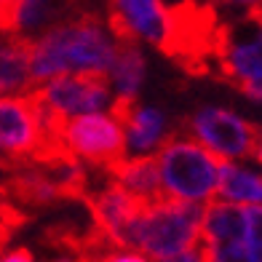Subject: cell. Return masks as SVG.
<instances>
[{
	"mask_svg": "<svg viewBox=\"0 0 262 262\" xmlns=\"http://www.w3.org/2000/svg\"><path fill=\"white\" fill-rule=\"evenodd\" d=\"M8 238H11V233H6V230H0V254H3V246L8 244Z\"/></svg>",
	"mask_w": 262,
	"mask_h": 262,
	"instance_id": "d4e9b609",
	"label": "cell"
},
{
	"mask_svg": "<svg viewBox=\"0 0 262 262\" xmlns=\"http://www.w3.org/2000/svg\"><path fill=\"white\" fill-rule=\"evenodd\" d=\"M107 30L115 40H145L161 51L169 30V8L161 0H110Z\"/></svg>",
	"mask_w": 262,
	"mask_h": 262,
	"instance_id": "9c48e42d",
	"label": "cell"
},
{
	"mask_svg": "<svg viewBox=\"0 0 262 262\" xmlns=\"http://www.w3.org/2000/svg\"><path fill=\"white\" fill-rule=\"evenodd\" d=\"M110 115L123 126L126 150H131L134 156H150L169 137L163 113L156 107H142L139 97H113Z\"/></svg>",
	"mask_w": 262,
	"mask_h": 262,
	"instance_id": "8fae6325",
	"label": "cell"
},
{
	"mask_svg": "<svg viewBox=\"0 0 262 262\" xmlns=\"http://www.w3.org/2000/svg\"><path fill=\"white\" fill-rule=\"evenodd\" d=\"M182 128L220 161H259V126L225 107H198Z\"/></svg>",
	"mask_w": 262,
	"mask_h": 262,
	"instance_id": "8992f818",
	"label": "cell"
},
{
	"mask_svg": "<svg viewBox=\"0 0 262 262\" xmlns=\"http://www.w3.org/2000/svg\"><path fill=\"white\" fill-rule=\"evenodd\" d=\"M32 89L30 40L19 35H6V40H0V97H21Z\"/></svg>",
	"mask_w": 262,
	"mask_h": 262,
	"instance_id": "2e32d148",
	"label": "cell"
},
{
	"mask_svg": "<svg viewBox=\"0 0 262 262\" xmlns=\"http://www.w3.org/2000/svg\"><path fill=\"white\" fill-rule=\"evenodd\" d=\"M14 3H16V0H0V30H3L6 19L11 14V8H14Z\"/></svg>",
	"mask_w": 262,
	"mask_h": 262,
	"instance_id": "cb8c5ba5",
	"label": "cell"
},
{
	"mask_svg": "<svg viewBox=\"0 0 262 262\" xmlns=\"http://www.w3.org/2000/svg\"><path fill=\"white\" fill-rule=\"evenodd\" d=\"M163 262H204V257H201L198 246H195V249H190V252H182V254H177L171 259H163Z\"/></svg>",
	"mask_w": 262,
	"mask_h": 262,
	"instance_id": "603a6c76",
	"label": "cell"
},
{
	"mask_svg": "<svg viewBox=\"0 0 262 262\" xmlns=\"http://www.w3.org/2000/svg\"><path fill=\"white\" fill-rule=\"evenodd\" d=\"M67 16L70 6L64 0H16L0 32L32 40L35 35H43L49 27L59 25Z\"/></svg>",
	"mask_w": 262,
	"mask_h": 262,
	"instance_id": "5bb4252c",
	"label": "cell"
},
{
	"mask_svg": "<svg viewBox=\"0 0 262 262\" xmlns=\"http://www.w3.org/2000/svg\"><path fill=\"white\" fill-rule=\"evenodd\" d=\"M56 137L83 166L107 171L113 163L126 158V134L123 126L110 113H91L70 118L59 126Z\"/></svg>",
	"mask_w": 262,
	"mask_h": 262,
	"instance_id": "ba28073f",
	"label": "cell"
},
{
	"mask_svg": "<svg viewBox=\"0 0 262 262\" xmlns=\"http://www.w3.org/2000/svg\"><path fill=\"white\" fill-rule=\"evenodd\" d=\"M0 262H35L30 249H11V252L0 254Z\"/></svg>",
	"mask_w": 262,
	"mask_h": 262,
	"instance_id": "7402d4cb",
	"label": "cell"
},
{
	"mask_svg": "<svg viewBox=\"0 0 262 262\" xmlns=\"http://www.w3.org/2000/svg\"><path fill=\"white\" fill-rule=\"evenodd\" d=\"M217 195L220 201L230 204H246V206H259L262 198V182L259 174L244 166H235L230 161L220 163V177H217Z\"/></svg>",
	"mask_w": 262,
	"mask_h": 262,
	"instance_id": "ac0fdd59",
	"label": "cell"
},
{
	"mask_svg": "<svg viewBox=\"0 0 262 262\" xmlns=\"http://www.w3.org/2000/svg\"><path fill=\"white\" fill-rule=\"evenodd\" d=\"M83 204L91 211L94 228H99L118 249H123L121 235L126 230V225L147 206V201L126 193V190L118 187L115 182H107V187L97 190V193H89L83 198Z\"/></svg>",
	"mask_w": 262,
	"mask_h": 262,
	"instance_id": "4fadbf2b",
	"label": "cell"
},
{
	"mask_svg": "<svg viewBox=\"0 0 262 262\" xmlns=\"http://www.w3.org/2000/svg\"><path fill=\"white\" fill-rule=\"evenodd\" d=\"M209 6H238L246 11V16L259 19V0H209Z\"/></svg>",
	"mask_w": 262,
	"mask_h": 262,
	"instance_id": "44dd1931",
	"label": "cell"
},
{
	"mask_svg": "<svg viewBox=\"0 0 262 262\" xmlns=\"http://www.w3.org/2000/svg\"><path fill=\"white\" fill-rule=\"evenodd\" d=\"M75 262H152V259L142 257L137 252H110L102 257H78Z\"/></svg>",
	"mask_w": 262,
	"mask_h": 262,
	"instance_id": "ffe728a7",
	"label": "cell"
},
{
	"mask_svg": "<svg viewBox=\"0 0 262 262\" xmlns=\"http://www.w3.org/2000/svg\"><path fill=\"white\" fill-rule=\"evenodd\" d=\"M228 27L220 21L214 6L182 0L169 8V30L161 54L171 56L190 75H206L228 38Z\"/></svg>",
	"mask_w": 262,
	"mask_h": 262,
	"instance_id": "5b68a950",
	"label": "cell"
},
{
	"mask_svg": "<svg viewBox=\"0 0 262 262\" xmlns=\"http://www.w3.org/2000/svg\"><path fill=\"white\" fill-rule=\"evenodd\" d=\"M107 78L115 86V97H139L145 80V56L137 40H115V56L107 70Z\"/></svg>",
	"mask_w": 262,
	"mask_h": 262,
	"instance_id": "e0dca14e",
	"label": "cell"
},
{
	"mask_svg": "<svg viewBox=\"0 0 262 262\" xmlns=\"http://www.w3.org/2000/svg\"><path fill=\"white\" fill-rule=\"evenodd\" d=\"M110 180L123 187L126 193L137 195L147 204H156V201H163V190H161V180H158V163L156 156H134V158H121L118 163H113L110 169Z\"/></svg>",
	"mask_w": 262,
	"mask_h": 262,
	"instance_id": "9a60e30c",
	"label": "cell"
},
{
	"mask_svg": "<svg viewBox=\"0 0 262 262\" xmlns=\"http://www.w3.org/2000/svg\"><path fill=\"white\" fill-rule=\"evenodd\" d=\"M64 158L75 156L46 128L30 91L21 97H0V171L8 174L21 166H46Z\"/></svg>",
	"mask_w": 262,
	"mask_h": 262,
	"instance_id": "3957f363",
	"label": "cell"
},
{
	"mask_svg": "<svg viewBox=\"0 0 262 262\" xmlns=\"http://www.w3.org/2000/svg\"><path fill=\"white\" fill-rule=\"evenodd\" d=\"M201 211L204 204H182L171 198L147 204L126 225L121 246L156 262L190 252L201 241Z\"/></svg>",
	"mask_w": 262,
	"mask_h": 262,
	"instance_id": "7a4b0ae2",
	"label": "cell"
},
{
	"mask_svg": "<svg viewBox=\"0 0 262 262\" xmlns=\"http://www.w3.org/2000/svg\"><path fill=\"white\" fill-rule=\"evenodd\" d=\"M38 107L56 118V121H70V118L102 113L113 102L110 78L104 73H70L59 75L46 83H38L32 91Z\"/></svg>",
	"mask_w": 262,
	"mask_h": 262,
	"instance_id": "52a82bcc",
	"label": "cell"
},
{
	"mask_svg": "<svg viewBox=\"0 0 262 262\" xmlns=\"http://www.w3.org/2000/svg\"><path fill=\"white\" fill-rule=\"evenodd\" d=\"M259 235V206L209 201L201 211V238L206 244H246Z\"/></svg>",
	"mask_w": 262,
	"mask_h": 262,
	"instance_id": "7c38bea8",
	"label": "cell"
},
{
	"mask_svg": "<svg viewBox=\"0 0 262 262\" xmlns=\"http://www.w3.org/2000/svg\"><path fill=\"white\" fill-rule=\"evenodd\" d=\"M115 56V38L97 14H75L30 40L32 83L70 73H104Z\"/></svg>",
	"mask_w": 262,
	"mask_h": 262,
	"instance_id": "6da1fadb",
	"label": "cell"
},
{
	"mask_svg": "<svg viewBox=\"0 0 262 262\" xmlns=\"http://www.w3.org/2000/svg\"><path fill=\"white\" fill-rule=\"evenodd\" d=\"M204 262H259V235L246 244H206L198 249Z\"/></svg>",
	"mask_w": 262,
	"mask_h": 262,
	"instance_id": "d6986e66",
	"label": "cell"
},
{
	"mask_svg": "<svg viewBox=\"0 0 262 262\" xmlns=\"http://www.w3.org/2000/svg\"><path fill=\"white\" fill-rule=\"evenodd\" d=\"M158 163V180L166 198L182 204H206L217 193L220 158L185 131L169 134L152 152Z\"/></svg>",
	"mask_w": 262,
	"mask_h": 262,
	"instance_id": "277c9868",
	"label": "cell"
},
{
	"mask_svg": "<svg viewBox=\"0 0 262 262\" xmlns=\"http://www.w3.org/2000/svg\"><path fill=\"white\" fill-rule=\"evenodd\" d=\"M214 67L225 83L246 94L252 102H259V25L252 27L246 38H235L230 27L220 54L211 62V70Z\"/></svg>",
	"mask_w": 262,
	"mask_h": 262,
	"instance_id": "30bf717a",
	"label": "cell"
}]
</instances>
